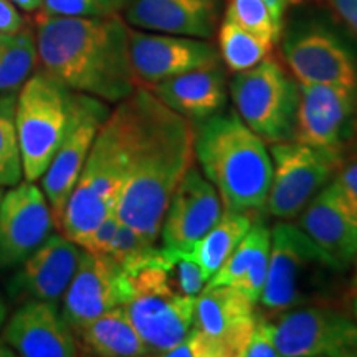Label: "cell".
Here are the masks:
<instances>
[{
	"label": "cell",
	"mask_w": 357,
	"mask_h": 357,
	"mask_svg": "<svg viewBox=\"0 0 357 357\" xmlns=\"http://www.w3.org/2000/svg\"><path fill=\"white\" fill-rule=\"evenodd\" d=\"M128 98L132 109L131 155L114 213L155 243L172 192L194 164L195 128L144 86Z\"/></svg>",
	"instance_id": "1"
},
{
	"label": "cell",
	"mask_w": 357,
	"mask_h": 357,
	"mask_svg": "<svg viewBox=\"0 0 357 357\" xmlns=\"http://www.w3.org/2000/svg\"><path fill=\"white\" fill-rule=\"evenodd\" d=\"M38 63L71 91L119 102L139 86L129 56V26L118 15L35 20Z\"/></svg>",
	"instance_id": "2"
},
{
	"label": "cell",
	"mask_w": 357,
	"mask_h": 357,
	"mask_svg": "<svg viewBox=\"0 0 357 357\" xmlns=\"http://www.w3.org/2000/svg\"><path fill=\"white\" fill-rule=\"evenodd\" d=\"M194 154L212 182L225 211L265 208L273 162L265 141L242 121L238 113H217L195 128Z\"/></svg>",
	"instance_id": "3"
},
{
	"label": "cell",
	"mask_w": 357,
	"mask_h": 357,
	"mask_svg": "<svg viewBox=\"0 0 357 357\" xmlns=\"http://www.w3.org/2000/svg\"><path fill=\"white\" fill-rule=\"evenodd\" d=\"M132 141L129 98L119 101L102 123L86 162L65 205L58 231L79 245L106 217L114 213L128 177Z\"/></svg>",
	"instance_id": "4"
},
{
	"label": "cell",
	"mask_w": 357,
	"mask_h": 357,
	"mask_svg": "<svg viewBox=\"0 0 357 357\" xmlns=\"http://www.w3.org/2000/svg\"><path fill=\"white\" fill-rule=\"evenodd\" d=\"M176 257L158 248L149 260L124 270L123 307L151 356H164L184 339L195 323L197 296H187L172 278Z\"/></svg>",
	"instance_id": "5"
},
{
	"label": "cell",
	"mask_w": 357,
	"mask_h": 357,
	"mask_svg": "<svg viewBox=\"0 0 357 357\" xmlns=\"http://www.w3.org/2000/svg\"><path fill=\"white\" fill-rule=\"evenodd\" d=\"M333 273L341 271L323 250L300 227L281 220L271 230L270 261L260 303L273 312L316 305Z\"/></svg>",
	"instance_id": "6"
},
{
	"label": "cell",
	"mask_w": 357,
	"mask_h": 357,
	"mask_svg": "<svg viewBox=\"0 0 357 357\" xmlns=\"http://www.w3.org/2000/svg\"><path fill=\"white\" fill-rule=\"evenodd\" d=\"M73 91L38 70L17 93L15 123L24 178L37 182L50 166L70 123Z\"/></svg>",
	"instance_id": "7"
},
{
	"label": "cell",
	"mask_w": 357,
	"mask_h": 357,
	"mask_svg": "<svg viewBox=\"0 0 357 357\" xmlns=\"http://www.w3.org/2000/svg\"><path fill=\"white\" fill-rule=\"evenodd\" d=\"M230 95L242 121L265 142L293 141L300 84L275 60H263L240 71L230 83Z\"/></svg>",
	"instance_id": "8"
},
{
	"label": "cell",
	"mask_w": 357,
	"mask_h": 357,
	"mask_svg": "<svg viewBox=\"0 0 357 357\" xmlns=\"http://www.w3.org/2000/svg\"><path fill=\"white\" fill-rule=\"evenodd\" d=\"M273 176L265 202L271 217L289 220L331 181L342 164L341 155L296 141L275 142L270 147Z\"/></svg>",
	"instance_id": "9"
},
{
	"label": "cell",
	"mask_w": 357,
	"mask_h": 357,
	"mask_svg": "<svg viewBox=\"0 0 357 357\" xmlns=\"http://www.w3.org/2000/svg\"><path fill=\"white\" fill-rule=\"evenodd\" d=\"M273 323L281 357H352L357 324L333 307L306 305L281 311Z\"/></svg>",
	"instance_id": "10"
},
{
	"label": "cell",
	"mask_w": 357,
	"mask_h": 357,
	"mask_svg": "<svg viewBox=\"0 0 357 357\" xmlns=\"http://www.w3.org/2000/svg\"><path fill=\"white\" fill-rule=\"evenodd\" d=\"M109 108L98 98L73 91L70 123L50 166L42 177V189L50 204L58 229L65 205L77 184L96 134L109 116Z\"/></svg>",
	"instance_id": "11"
},
{
	"label": "cell",
	"mask_w": 357,
	"mask_h": 357,
	"mask_svg": "<svg viewBox=\"0 0 357 357\" xmlns=\"http://www.w3.org/2000/svg\"><path fill=\"white\" fill-rule=\"evenodd\" d=\"M300 84L293 141L324 149L344 159L357 108V88Z\"/></svg>",
	"instance_id": "12"
},
{
	"label": "cell",
	"mask_w": 357,
	"mask_h": 357,
	"mask_svg": "<svg viewBox=\"0 0 357 357\" xmlns=\"http://www.w3.org/2000/svg\"><path fill=\"white\" fill-rule=\"evenodd\" d=\"M55 220L43 189L20 181L0 199V268H15L52 234Z\"/></svg>",
	"instance_id": "13"
},
{
	"label": "cell",
	"mask_w": 357,
	"mask_h": 357,
	"mask_svg": "<svg viewBox=\"0 0 357 357\" xmlns=\"http://www.w3.org/2000/svg\"><path fill=\"white\" fill-rule=\"evenodd\" d=\"M129 56L137 83L144 88L185 71L218 65V52L207 40L132 29H129Z\"/></svg>",
	"instance_id": "14"
},
{
	"label": "cell",
	"mask_w": 357,
	"mask_h": 357,
	"mask_svg": "<svg viewBox=\"0 0 357 357\" xmlns=\"http://www.w3.org/2000/svg\"><path fill=\"white\" fill-rule=\"evenodd\" d=\"M218 192L197 167L192 166L172 192L164 213L160 236L167 252L181 255L212 229L222 217Z\"/></svg>",
	"instance_id": "15"
},
{
	"label": "cell",
	"mask_w": 357,
	"mask_h": 357,
	"mask_svg": "<svg viewBox=\"0 0 357 357\" xmlns=\"http://www.w3.org/2000/svg\"><path fill=\"white\" fill-rule=\"evenodd\" d=\"M126 273L114 258L83 250L70 287L61 298V314L77 334L106 311L123 305Z\"/></svg>",
	"instance_id": "16"
},
{
	"label": "cell",
	"mask_w": 357,
	"mask_h": 357,
	"mask_svg": "<svg viewBox=\"0 0 357 357\" xmlns=\"http://www.w3.org/2000/svg\"><path fill=\"white\" fill-rule=\"evenodd\" d=\"M2 341L24 357H73L79 354L75 333L58 303L25 300L2 328Z\"/></svg>",
	"instance_id": "17"
},
{
	"label": "cell",
	"mask_w": 357,
	"mask_h": 357,
	"mask_svg": "<svg viewBox=\"0 0 357 357\" xmlns=\"http://www.w3.org/2000/svg\"><path fill=\"white\" fill-rule=\"evenodd\" d=\"M83 248L63 234L47 240L19 265L8 284L12 296L25 300L61 301L82 260Z\"/></svg>",
	"instance_id": "18"
},
{
	"label": "cell",
	"mask_w": 357,
	"mask_h": 357,
	"mask_svg": "<svg viewBox=\"0 0 357 357\" xmlns=\"http://www.w3.org/2000/svg\"><path fill=\"white\" fill-rule=\"evenodd\" d=\"M284 60L298 83L357 88V68L351 53L326 30H305L283 45Z\"/></svg>",
	"instance_id": "19"
},
{
	"label": "cell",
	"mask_w": 357,
	"mask_h": 357,
	"mask_svg": "<svg viewBox=\"0 0 357 357\" xmlns=\"http://www.w3.org/2000/svg\"><path fill=\"white\" fill-rule=\"evenodd\" d=\"M257 303L234 287L204 289L195 301V328L213 339L225 357H240L255 329Z\"/></svg>",
	"instance_id": "20"
},
{
	"label": "cell",
	"mask_w": 357,
	"mask_h": 357,
	"mask_svg": "<svg viewBox=\"0 0 357 357\" xmlns=\"http://www.w3.org/2000/svg\"><path fill=\"white\" fill-rule=\"evenodd\" d=\"M124 19L147 32L208 40L217 26L218 0H129Z\"/></svg>",
	"instance_id": "21"
},
{
	"label": "cell",
	"mask_w": 357,
	"mask_h": 357,
	"mask_svg": "<svg viewBox=\"0 0 357 357\" xmlns=\"http://www.w3.org/2000/svg\"><path fill=\"white\" fill-rule=\"evenodd\" d=\"M298 227L323 250L337 271H346L356 261L357 227L339 207L328 184L303 208Z\"/></svg>",
	"instance_id": "22"
},
{
	"label": "cell",
	"mask_w": 357,
	"mask_h": 357,
	"mask_svg": "<svg viewBox=\"0 0 357 357\" xmlns=\"http://www.w3.org/2000/svg\"><path fill=\"white\" fill-rule=\"evenodd\" d=\"M147 89L167 108L192 123L220 113L227 102V79L220 65L185 71Z\"/></svg>",
	"instance_id": "23"
},
{
	"label": "cell",
	"mask_w": 357,
	"mask_h": 357,
	"mask_svg": "<svg viewBox=\"0 0 357 357\" xmlns=\"http://www.w3.org/2000/svg\"><path fill=\"white\" fill-rule=\"evenodd\" d=\"M271 230L265 222H252V227L236 245L231 255L207 281L204 289L215 287H234L247 294L253 303L260 301L270 261Z\"/></svg>",
	"instance_id": "24"
},
{
	"label": "cell",
	"mask_w": 357,
	"mask_h": 357,
	"mask_svg": "<svg viewBox=\"0 0 357 357\" xmlns=\"http://www.w3.org/2000/svg\"><path fill=\"white\" fill-rule=\"evenodd\" d=\"M79 354L98 357H142L149 349L136 331L123 306L98 316L75 334Z\"/></svg>",
	"instance_id": "25"
},
{
	"label": "cell",
	"mask_w": 357,
	"mask_h": 357,
	"mask_svg": "<svg viewBox=\"0 0 357 357\" xmlns=\"http://www.w3.org/2000/svg\"><path fill=\"white\" fill-rule=\"evenodd\" d=\"M252 213L253 212H231L223 208L218 222L192 247V250L176 257H184L187 260L197 263L207 280H211L250 230L253 222Z\"/></svg>",
	"instance_id": "26"
},
{
	"label": "cell",
	"mask_w": 357,
	"mask_h": 357,
	"mask_svg": "<svg viewBox=\"0 0 357 357\" xmlns=\"http://www.w3.org/2000/svg\"><path fill=\"white\" fill-rule=\"evenodd\" d=\"M218 48L227 68L240 73L266 60L273 45L225 19L218 30Z\"/></svg>",
	"instance_id": "27"
},
{
	"label": "cell",
	"mask_w": 357,
	"mask_h": 357,
	"mask_svg": "<svg viewBox=\"0 0 357 357\" xmlns=\"http://www.w3.org/2000/svg\"><path fill=\"white\" fill-rule=\"evenodd\" d=\"M38 55L35 29L26 24L13 35L12 43L0 56V95L19 91L30 75L37 70Z\"/></svg>",
	"instance_id": "28"
},
{
	"label": "cell",
	"mask_w": 357,
	"mask_h": 357,
	"mask_svg": "<svg viewBox=\"0 0 357 357\" xmlns=\"http://www.w3.org/2000/svg\"><path fill=\"white\" fill-rule=\"evenodd\" d=\"M17 93L0 95V189L13 187L24 178L15 123Z\"/></svg>",
	"instance_id": "29"
},
{
	"label": "cell",
	"mask_w": 357,
	"mask_h": 357,
	"mask_svg": "<svg viewBox=\"0 0 357 357\" xmlns=\"http://www.w3.org/2000/svg\"><path fill=\"white\" fill-rule=\"evenodd\" d=\"M225 19L271 45L280 38L281 25L275 20L265 0H229Z\"/></svg>",
	"instance_id": "30"
},
{
	"label": "cell",
	"mask_w": 357,
	"mask_h": 357,
	"mask_svg": "<svg viewBox=\"0 0 357 357\" xmlns=\"http://www.w3.org/2000/svg\"><path fill=\"white\" fill-rule=\"evenodd\" d=\"M129 0H43V12L61 17H109L124 10Z\"/></svg>",
	"instance_id": "31"
},
{
	"label": "cell",
	"mask_w": 357,
	"mask_h": 357,
	"mask_svg": "<svg viewBox=\"0 0 357 357\" xmlns=\"http://www.w3.org/2000/svg\"><path fill=\"white\" fill-rule=\"evenodd\" d=\"M328 185L339 207L357 227V158L342 160Z\"/></svg>",
	"instance_id": "32"
},
{
	"label": "cell",
	"mask_w": 357,
	"mask_h": 357,
	"mask_svg": "<svg viewBox=\"0 0 357 357\" xmlns=\"http://www.w3.org/2000/svg\"><path fill=\"white\" fill-rule=\"evenodd\" d=\"M164 357H225V352L213 339L194 326L189 334L171 347Z\"/></svg>",
	"instance_id": "33"
},
{
	"label": "cell",
	"mask_w": 357,
	"mask_h": 357,
	"mask_svg": "<svg viewBox=\"0 0 357 357\" xmlns=\"http://www.w3.org/2000/svg\"><path fill=\"white\" fill-rule=\"evenodd\" d=\"M273 341V323L265 316H258L257 326L250 334L240 357H278Z\"/></svg>",
	"instance_id": "34"
},
{
	"label": "cell",
	"mask_w": 357,
	"mask_h": 357,
	"mask_svg": "<svg viewBox=\"0 0 357 357\" xmlns=\"http://www.w3.org/2000/svg\"><path fill=\"white\" fill-rule=\"evenodd\" d=\"M174 275H176L174 280H176L177 288L187 296H199L208 281L197 263L187 260L184 257H176Z\"/></svg>",
	"instance_id": "35"
},
{
	"label": "cell",
	"mask_w": 357,
	"mask_h": 357,
	"mask_svg": "<svg viewBox=\"0 0 357 357\" xmlns=\"http://www.w3.org/2000/svg\"><path fill=\"white\" fill-rule=\"evenodd\" d=\"M119 223H121V220L116 217V213H111V215L106 217L105 220H102L100 225H98L96 229L83 240L82 243H79V247L86 250V252L106 255L109 250L111 242H113L114 234L116 230H118Z\"/></svg>",
	"instance_id": "36"
},
{
	"label": "cell",
	"mask_w": 357,
	"mask_h": 357,
	"mask_svg": "<svg viewBox=\"0 0 357 357\" xmlns=\"http://www.w3.org/2000/svg\"><path fill=\"white\" fill-rule=\"evenodd\" d=\"M26 25L25 17L10 0H0V32L15 35Z\"/></svg>",
	"instance_id": "37"
},
{
	"label": "cell",
	"mask_w": 357,
	"mask_h": 357,
	"mask_svg": "<svg viewBox=\"0 0 357 357\" xmlns=\"http://www.w3.org/2000/svg\"><path fill=\"white\" fill-rule=\"evenodd\" d=\"M331 3L339 17L357 33V0H331Z\"/></svg>",
	"instance_id": "38"
},
{
	"label": "cell",
	"mask_w": 357,
	"mask_h": 357,
	"mask_svg": "<svg viewBox=\"0 0 357 357\" xmlns=\"http://www.w3.org/2000/svg\"><path fill=\"white\" fill-rule=\"evenodd\" d=\"M265 3L270 7L271 13H273L275 20L281 25V20H283L284 12H287L289 0H265Z\"/></svg>",
	"instance_id": "39"
},
{
	"label": "cell",
	"mask_w": 357,
	"mask_h": 357,
	"mask_svg": "<svg viewBox=\"0 0 357 357\" xmlns=\"http://www.w3.org/2000/svg\"><path fill=\"white\" fill-rule=\"evenodd\" d=\"M19 10L26 13L40 12L43 8V0H10Z\"/></svg>",
	"instance_id": "40"
},
{
	"label": "cell",
	"mask_w": 357,
	"mask_h": 357,
	"mask_svg": "<svg viewBox=\"0 0 357 357\" xmlns=\"http://www.w3.org/2000/svg\"><path fill=\"white\" fill-rule=\"evenodd\" d=\"M346 154H351L352 158H357V108L354 113V119H352V124H351L349 139H347V144H346Z\"/></svg>",
	"instance_id": "41"
},
{
	"label": "cell",
	"mask_w": 357,
	"mask_h": 357,
	"mask_svg": "<svg viewBox=\"0 0 357 357\" xmlns=\"http://www.w3.org/2000/svg\"><path fill=\"white\" fill-rule=\"evenodd\" d=\"M12 40H13V35H7V33L0 32V56H2L3 52L7 50L8 45L12 43Z\"/></svg>",
	"instance_id": "42"
},
{
	"label": "cell",
	"mask_w": 357,
	"mask_h": 357,
	"mask_svg": "<svg viewBox=\"0 0 357 357\" xmlns=\"http://www.w3.org/2000/svg\"><path fill=\"white\" fill-rule=\"evenodd\" d=\"M6 321H7V305H6V300L2 298V294H0V331H2Z\"/></svg>",
	"instance_id": "43"
},
{
	"label": "cell",
	"mask_w": 357,
	"mask_h": 357,
	"mask_svg": "<svg viewBox=\"0 0 357 357\" xmlns=\"http://www.w3.org/2000/svg\"><path fill=\"white\" fill-rule=\"evenodd\" d=\"M354 275H352V280H351V289H352V294L357 293V258L354 261Z\"/></svg>",
	"instance_id": "44"
},
{
	"label": "cell",
	"mask_w": 357,
	"mask_h": 357,
	"mask_svg": "<svg viewBox=\"0 0 357 357\" xmlns=\"http://www.w3.org/2000/svg\"><path fill=\"white\" fill-rule=\"evenodd\" d=\"M352 314H354V318L357 321V293L352 294Z\"/></svg>",
	"instance_id": "45"
},
{
	"label": "cell",
	"mask_w": 357,
	"mask_h": 357,
	"mask_svg": "<svg viewBox=\"0 0 357 357\" xmlns=\"http://www.w3.org/2000/svg\"><path fill=\"white\" fill-rule=\"evenodd\" d=\"M352 357H357V341H356V346H354V349H352Z\"/></svg>",
	"instance_id": "46"
},
{
	"label": "cell",
	"mask_w": 357,
	"mask_h": 357,
	"mask_svg": "<svg viewBox=\"0 0 357 357\" xmlns=\"http://www.w3.org/2000/svg\"><path fill=\"white\" fill-rule=\"evenodd\" d=\"M2 195H3V190H2V189H0V199H2Z\"/></svg>",
	"instance_id": "47"
}]
</instances>
